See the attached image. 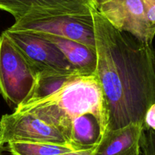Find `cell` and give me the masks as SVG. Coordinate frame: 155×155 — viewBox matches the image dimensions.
Masks as SVG:
<instances>
[{
	"label": "cell",
	"instance_id": "obj_1",
	"mask_svg": "<svg viewBox=\"0 0 155 155\" xmlns=\"http://www.w3.org/2000/svg\"><path fill=\"white\" fill-rule=\"evenodd\" d=\"M97 67L107 108V131L144 123L155 102L154 50L114 27L92 9Z\"/></svg>",
	"mask_w": 155,
	"mask_h": 155
},
{
	"label": "cell",
	"instance_id": "obj_2",
	"mask_svg": "<svg viewBox=\"0 0 155 155\" xmlns=\"http://www.w3.org/2000/svg\"><path fill=\"white\" fill-rule=\"evenodd\" d=\"M15 111L32 114L56 128L68 143L71 122L78 115L92 112L107 118L105 101L96 74L77 76L54 94L38 101L19 105Z\"/></svg>",
	"mask_w": 155,
	"mask_h": 155
},
{
	"label": "cell",
	"instance_id": "obj_3",
	"mask_svg": "<svg viewBox=\"0 0 155 155\" xmlns=\"http://www.w3.org/2000/svg\"><path fill=\"white\" fill-rule=\"evenodd\" d=\"M92 9L86 12L29 14L15 19V24L8 29L53 35L95 48Z\"/></svg>",
	"mask_w": 155,
	"mask_h": 155
},
{
	"label": "cell",
	"instance_id": "obj_4",
	"mask_svg": "<svg viewBox=\"0 0 155 155\" xmlns=\"http://www.w3.org/2000/svg\"><path fill=\"white\" fill-rule=\"evenodd\" d=\"M38 71L15 44L0 35V93L15 108L24 103L36 83Z\"/></svg>",
	"mask_w": 155,
	"mask_h": 155
},
{
	"label": "cell",
	"instance_id": "obj_5",
	"mask_svg": "<svg viewBox=\"0 0 155 155\" xmlns=\"http://www.w3.org/2000/svg\"><path fill=\"white\" fill-rule=\"evenodd\" d=\"M93 9L118 30L152 45L155 36L143 0H93Z\"/></svg>",
	"mask_w": 155,
	"mask_h": 155
},
{
	"label": "cell",
	"instance_id": "obj_6",
	"mask_svg": "<svg viewBox=\"0 0 155 155\" xmlns=\"http://www.w3.org/2000/svg\"><path fill=\"white\" fill-rule=\"evenodd\" d=\"M3 33L21 50L38 72L52 70L81 74L72 66L54 43L39 33L12 30L8 28Z\"/></svg>",
	"mask_w": 155,
	"mask_h": 155
},
{
	"label": "cell",
	"instance_id": "obj_7",
	"mask_svg": "<svg viewBox=\"0 0 155 155\" xmlns=\"http://www.w3.org/2000/svg\"><path fill=\"white\" fill-rule=\"evenodd\" d=\"M12 141L42 142L69 145L66 138L56 128L35 115L14 112L0 119V146Z\"/></svg>",
	"mask_w": 155,
	"mask_h": 155
},
{
	"label": "cell",
	"instance_id": "obj_8",
	"mask_svg": "<svg viewBox=\"0 0 155 155\" xmlns=\"http://www.w3.org/2000/svg\"><path fill=\"white\" fill-rule=\"evenodd\" d=\"M106 116L92 112H85L71 122L68 144L74 150L93 149L107 132Z\"/></svg>",
	"mask_w": 155,
	"mask_h": 155
},
{
	"label": "cell",
	"instance_id": "obj_9",
	"mask_svg": "<svg viewBox=\"0 0 155 155\" xmlns=\"http://www.w3.org/2000/svg\"><path fill=\"white\" fill-rule=\"evenodd\" d=\"M142 123H131L109 130L94 148V155H141Z\"/></svg>",
	"mask_w": 155,
	"mask_h": 155
},
{
	"label": "cell",
	"instance_id": "obj_10",
	"mask_svg": "<svg viewBox=\"0 0 155 155\" xmlns=\"http://www.w3.org/2000/svg\"><path fill=\"white\" fill-rule=\"evenodd\" d=\"M93 8V0H0V9L15 19L32 13L86 12Z\"/></svg>",
	"mask_w": 155,
	"mask_h": 155
},
{
	"label": "cell",
	"instance_id": "obj_11",
	"mask_svg": "<svg viewBox=\"0 0 155 155\" xmlns=\"http://www.w3.org/2000/svg\"><path fill=\"white\" fill-rule=\"evenodd\" d=\"M37 33L54 43L72 66L80 74L83 75L95 74L97 67V53L95 48L67 38Z\"/></svg>",
	"mask_w": 155,
	"mask_h": 155
},
{
	"label": "cell",
	"instance_id": "obj_12",
	"mask_svg": "<svg viewBox=\"0 0 155 155\" xmlns=\"http://www.w3.org/2000/svg\"><path fill=\"white\" fill-rule=\"evenodd\" d=\"M79 75L83 74L52 70L39 71L33 91L21 104L42 100L58 91Z\"/></svg>",
	"mask_w": 155,
	"mask_h": 155
},
{
	"label": "cell",
	"instance_id": "obj_13",
	"mask_svg": "<svg viewBox=\"0 0 155 155\" xmlns=\"http://www.w3.org/2000/svg\"><path fill=\"white\" fill-rule=\"evenodd\" d=\"M7 147L12 155H58L74 150L67 144L24 141H12Z\"/></svg>",
	"mask_w": 155,
	"mask_h": 155
},
{
	"label": "cell",
	"instance_id": "obj_14",
	"mask_svg": "<svg viewBox=\"0 0 155 155\" xmlns=\"http://www.w3.org/2000/svg\"><path fill=\"white\" fill-rule=\"evenodd\" d=\"M141 151L143 155H155V131L144 129L141 138Z\"/></svg>",
	"mask_w": 155,
	"mask_h": 155
},
{
	"label": "cell",
	"instance_id": "obj_15",
	"mask_svg": "<svg viewBox=\"0 0 155 155\" xmlns=\"http://www.w3.org/2000/svg\"><path fill=\"white\" fill-rule=\"evenodd\" d=\"M151 30L155 36V0H143Z\"/></svg>",
	"mask_w": 155,
	"mask_h": 155
},
{
	"label": "cell",
	"instance_id": "obj_16",
	"mask_svg": "<svg viewBox=\"0 0 155 155\" xmlns=\"http://www.w3.org/2000/svg\"><path fill=\"white\" fill-rule=\"evenodd\" d=\"M143 125L144 129H152L155 131V102L147 109Z\"/></svg>",
	"mask_w": 155,
	"mask_h": 155
},
{
	"label": "cell",
	"instance_id": "obj_17",
	"mask_svg": "<svg viewBox=\"0 0 155 155\" xmlns=\"http://www.w3.org/2000/svg\"><path fill=\"white\" fill-rule=\"evenodd\" d=\"M58 155H94V148L89 149V150H72V151L61 153Z\"/></svg>",
	"mask_w": 155,
	"mask_h": 155
},
{
	"label": "cell",
	"instance_id": "obj_18",
	"mask_svg": "<svg viewBox=\"0 0 155 155\" xmlns=\"http://www.w3.org/2000/svg\"><path fill=\"white\" fill-rule=\"evenodd\" d=\"M154 68H155V47L154 48Z\"/></svg>",
	"mask_w": 155,
	"mask_h": 155
},
{
	"label": "cell",
	"instance_id": "obj_19",
	"mask_svg": "<svg viewBox=\"0 0 155 155\" xmlns=\"http://www.w3.org/2000/svg\"><path fill=\"white\" fill-rule=\"evenodd\" d=\"M1 146H0V155H2V152H1Z\"/></svg>",
	"mask_w": 155,
	"mask_h": 155
}]
</instances>
